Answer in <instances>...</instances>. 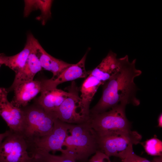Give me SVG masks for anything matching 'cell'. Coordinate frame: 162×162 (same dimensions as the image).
I'll list each match as a JSON object with an SVG mask.
<instances>
[{"label":"cell","instance_id":"cell-1","mask_svg":"<svg viewBox=\"0 0 162 162\" xmlns=\"http://www.w3.org/2000/svg\"><path fill=\"white\" fill-rule=\"evenodd\" d=\"M121 59L119 70L103 85L102 95L98 103L90 110V115L106 112L119 104L140 105V101L136 97L137 88L134 80L142 72L135 67L136 59L130 62L126 55Z\"/></svg>","mask_w":162,"mask_h":162},{"label":"cell","instance_id":"cell-2","mask_svg":"<svg viewBox=\"0 0 162 162\" xmlns=\"http://www.w3.org/2000/svg\"><path fill=\"white\" fill-rule=\"evenodd\" d=\"M68 135L63 145L62 154L74 160L86 162L98 150L96 135L88 122L69 124Z\"/></svg>","mask_w":162,"mask_h":162},{"label":"cell","instance_id":"cell-3","mask_svg":"<svg viewBox=\"0 0 162 162\" xmlns=\"http://www.w3.org/2000/svg\"><path fill=\"white\" fill-rule=\"evenodd\" d=\"M22 109L25 119L22 135L28 144L51 132L57 118L55 113L47 112L36 104Z\"/></svg>","mask_w":162,"mask_h":162},{"label":"cell","instance_id":"cell-4","mask_svg":"<svg viewBox=\"0 0 162 162\" xmlns=\"http://www.w3.org/2000/svg\"><path fill=\"white\" fill-rule=\"evenodd\" d=\"M96 136L98 150L121 160L133 151V146L140 143L142 139L138 132L131 130Z\"/></svg>","mask_w":162,"mask_h":162},{"label":"cell","instance_id":"cell-5","mask_svg":"<svg viewBox=\"0 0 162 162\" xmlns=\"http://www.w3.org/2000/svg\"><path fill=\"white\" fill-rule=\"evenodd\" d=\"M126 105L119 104L108 111L90 115L89 122L97 136L131 130L125 114Z\"/></svg>","mask_w":162,"mask_h":162},{"label":"cell","instance_id":"cell-6","mask_svg":"<svg viewBox=\"0 0 162 162\" xmlns=\"http://www.w3.org/2000/svg\"><path fill=\"white\" fill-rule=\"evenodd\" d=\"M10 131L0 144V162H37L28 152L26 140L21 134Z\"/></svg>","mask_w":162,"mask_h":162},{"label":"cell","instance_id":"cell-7","mask_svg":"<svg viewBox=\"0 0 162 162\" xmlns=\"http://www.w3.org/2000/svg\"><path fill=\"white\" fill-rule=\"evenodd\" d=\"M67 89L69 94L55 112L57 118L70 124H80L88 122L90 118L82 113L79 88L75 82L73 81Z\"/></svg>","mask_w":162,"mask_h":162},{"label":"cell","instance_id":"cell-8","mask_svg":"<svg viewBox=\"0 0 162 162\" xmlns=\"http://www.w3.org/2000/svg\"><path fill=\"white\" fill-rule=\"evenodd\" d=\"M69 124L65 123L58 118L54 122L51 132L47 135L36 139L29 144L34 147L49 152H64L63 145L68 135Z\"/></svg>","mask_w":162,"mask_h":162},{"label":"cell","instance_id":"cell-9","mask_svg":"<svg viewBox=\"0 0 162 162\" xmlns=\"http://www.w3.org/2000/svg\"><path fill=\"white\" fill-rule=\"evenodd\" d=\"M8 93L6 89L0 88V116L10 131L22 135L24 123V112L22 109L14 106L8 100Z\"/></svg>","mask_w":162,"mask_h":162},{"label":"cell","instance_id":"cell-10","mask_svg":"<svg viewBox=\"0 0 162 162\" xmlns=\"http://www.w3.org/2000/svg\"><path fill=\"white\" fill-rule=\"evenodd\" d=\"M88 51H87L81 59L77 63L71 65L65 69L56 78L41 81V91L57 88L60 84L75 79L86 77L89 71H86L85 62ZM40 91V92H41Z\"/></svg>","mask_w":162,"mask_h":162},{"label":"cell","instance_id":"cell-11","mask_svg":"<svg viewBox=\"0 0 162 162\" xmlns=\"http://www.w3.org/2000/svg\"><path fill=\"white\" fill-rule=\"evenodd\" d=\"M35 39L32 50L24 67L18 73L15 74L12 85L9 88L6 89L8 93L14 90L20 84L33 80L35 74L42 70V68L35 49Z\"/></svg>","mask_w":162,"mask_h":162},{"label":"cell","instance_id":"cell-12","mask_svg":"<svg viewBox=\"0 0 162 162\" xmlns=\"http://www.w3.org/2000/svg\"><path fill=\"white\" fill-rule=\"evenodd\" d=\"M121 62V58H117V54L110 50L97 66L89 71V74L103 85L118 72Z\"/></svg>","mask_w":162,"mask_h":162},{"label":"cell","instance_id":"cell-13","mask_svg":"<svg viewBox=\"0 0 162 162\" xmlns=\"http://www.w3.org/2000/svg\"><path fill=\"white\" fill-rule=\"evenodd\" d=\"M41 88V81L33 80L22 83L14 90V96L10 102L18 108L26 107L29 101L40 92Z\"/></svg>","mask_w":162,"mask_h":162},{"label":"cell","instance_id":"cell-14","mask_svg":"<svg viewBox=\"0 0 162 162\" xmlns=\"http://www.w3.org/2000/svg\"><path fill=\"white\" fill-rule=\"evenodd\" d=\"M35 39L33 34L29 33L24 47L20 52L11 56H7L3 53L0 54L2 64L9 68L15 74L18 73L24 67L33 47Z\"/></svg>","mask_w":162,"mask_h":162},{"label":"cell","instance_id":"cell-15","mask_svg":"<svg viewBox=\"0 0 162 162\" xmlns=\"http://www.w3.org/2000/svg\"><path fill=\"white\" fill-rule=\"evenodd\" d=\"M34 46L42 68L52 73L53 75L51 78H56L65 69L71 65V64L56 58L48 54L36 39Z\"/></svg>","mask_w":162,"mask_h":162},{"label":"cell","instance_id":"cell-16","mask_svg":"<svg viewBox=\"0 0 162 162\" xmlns=\"http://www.w3.org/2000/svg\"><path fill=\"white\" fill-rule=\"evenodd\" d=\"M35 104L46 111L55 113L67 98L69 92L57 88L41 91Z\"/></svg>","mask_w":162,"mask_h":162},{"label":"cell","instance_id":"cell-17","mask_svg":"<svg viewBox=\"0 0 162 162\" xmlns=\"http://www.w3.org/2000/svg\"><path fill=\"white\" fill-rule=\"evenodd\" d=\"M88 75L80 88V106L83 114L90 118V104L99 87L103 83L89 73Z\"/></svg>","mask_w":162,"mask_h":162},{"label":"cell","instance_id":"cell-18","mask_svg":"<svg viewBox=\"0 0 162 162\" xmlns=\"http://www.w3.org/2000/svg\"><path fill=\"white\" fill-rule=\"evenodd\" d=\"M53 2V0H24V16L27 17L32 11L39 10L40 15L36 19L41 21L43 25H45L51 18V8Z\"/></svg>","mask_w":162,"mask_h":162},{"label":"cell","instance_id":"cell-19","mask_svg":"<svg viewBox=\"0 0 162 162\" xmlns=\"http://www.w3.org/2000/svg\"><path fill=\"white\" fill-rule=\"evenodd\" d=\"M31 155L37 162H76L74 160L64 155H56L36 148H33Z\"/></svg>","mask_w":162,"mask_h":162},{"label":"cell","instance_id":"cell-20","mask_svg":"<svg viewBox=\"0 0 162 162\" xmlns=\"http://www.w3.org/2000/svg\"><path fill=\"white\" fill-rule=\"evenodd\" d=\"M146 152L152 156L162 155V142L154 137L147 140L142 144Z\"/></svg>","mask_w":162,"mask_h":162},{"label":"cell","instance_id":"cell-21","mask_svg":"<svg viewBox=\"0 0 162 162\" xmlns=\"http://www.w3.org/2000/svg\"><path fill=\"white\" fill-rule=\"evenodd\" d=\"M122 161V162H151L147 159L136 155L133 151L130 152Z\"/></svg>","mask_w":162,"mask_h":162},{"label":"cell","instance_id":"cell-22","mask_svg":"<svg viewBox=\"0 0 162 162\" xmlns=\"http://www.w3.org/2000/svg\"><path fill=\"white\" fill-rule=\"evenodd\" d=\"M89 162H111L110 157L98 150L89 159Z\"/></svg>","mask_w":162,"mask_h":162},{"label":"cell","instance_id":"cell-23","mask_svg":"<svg viewBox=\"0 0 162 162\" xmlns=\"http://www.w3.org/2000/svg\"><path fill=\"white\" fill-rule=\"evenodd\" d=\"M10 132L9 130L6 131L4 133L0 134V144L4 139L9 134Z\"/></svg>","mask_w":162,"mask_h":162},{"label":"cell","instance_id":"cell-24","mask_svg":"<svg viewBox=\"0 0 162 162\" xmlns=\"http://www.w3.org/2000/svg\"><path fill=\"white\" fill-rule=\"evenodd\" d=\"M158 126L160 128L162 127V114L160 113L158 118Z\"/></svg>","mask_w":162,"mask_h":162},{"label":"cell","instance_id":"cell-25","mask_svg":"<svg viewBox=\"0 0 162 162\" xmlns=\"http://www.w3.org/2000/svg\"><path fill=\"white\" fill-rule=\"evenodd\" d=\"M152 162H162V157L158 156L154 158L152 160Z\"/></svg>","mask_w":162,"mask_h":162},{"label":"cell","instance_id":"cell-26","mask_svg":"<svg viewBox=\"0 0 162 162\" xmlns=\"http://www.w3.org/2000/svg\"><path fill=\"white\" fill-rule=\"evenodd\" d=\"M2 65V64L1 62V60L0 58V67H1V66Z\"/></svg>","mask_w":162,"mask_h":162}]
</instances>
